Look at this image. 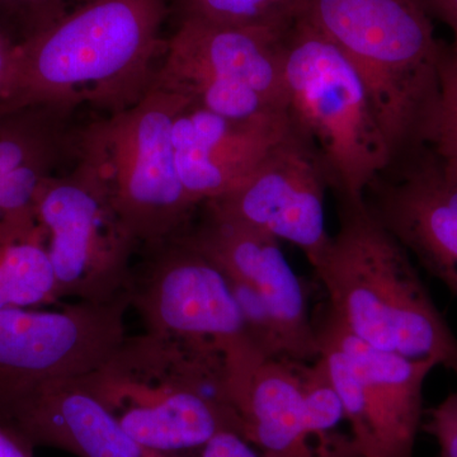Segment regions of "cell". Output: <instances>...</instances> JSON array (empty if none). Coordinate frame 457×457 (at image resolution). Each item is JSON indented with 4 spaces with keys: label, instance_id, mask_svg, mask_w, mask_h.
<instances>
[{
    "label": "cell",
    "instance_id": "9c48e42d",
    "mask_svg": "<svg viewBox=\"0 0 457 457\" xmlns=\"http://www.w3.org/2000/svg\"><path fill=\"white\" fill-rule=\"evenodd\" d=\"M33 210L47 234L60 303H108L126 293L139 245L79 152L73 164L41 183Z\"/></svg>",
    "mask_w": 457,
    "mask_h": 457
},
{
    "label": "cell",
    "instance_id": "44dd1931",
    "mask_svg": "<svg viewBox=\"0 0 457 457\" xmlns=\"http://www.w3.org/2000/svg\"><path fill=\"white\" fill-rule=\"evenodd\" d=\"M83 0H0V36L14 46L55 25Z\"/></svg>",
    "mask_w": 457,
    "mask_h": 457
},
{
    "label": "cell",
    "instance_id": "7402d4cb",
    "mask_svg": "<svg viewBox=\"0 0 457 457\" xmlns=\"http://www.w3.org/2000/svg\"><path fill=\"white\" fill-rule=\"evenodd\" d=\"M423 429L435 438L441 457H457V393L426 411Z\"/></svg>",
    "mask_w": 457,
    "mask_h": 457
},
{
    "label": "cell",
    "instance_id": "7a4b0ae2",
    "mask_svg": "<svg viewBox=\"0 0 457 457\" xmlns=\"http://www.w3.org/2000/svg\"><path fill=\"white\" fill-rule=\"evenodd\" d=\"M79 380L147 450H200L227 431L245 438L228 357L212 345L144 330Z\"/></svg>",
    "mask_w": 457,
    "mask_h": 457
},
{
    "label": "cell",
    "instance_id": "5b68a950",
    "mask_svg": "<svg viewBox=\"0 0 457 457\" xmlns=\"http://www.w3.org/2000/svg\"><path fill=\"white\" fill-rule=\"evenodd\" d=\"M286 106L321 155L335 196L360 200L392 161L368 89L350 59L305 18L281 41Z\"/></svg>",
    "mask_w": 457,
    "mask_h": 457
},
{
    "label": "cell",
    "instance_id": "484cf974",
    "mask_svg": "<svg viewBox=\"0 0 457 457\" xmlns=\"http://www.w3.org/2000/svg\"><path fill=\"white\" fill-rule=\"evenodd\" d=\"M0 457H32V453L0 426Z\"/></svg>",
    "mask_w": 457,
    "mask_h": 457
},
{
    "label": "cell",
    "instance_id": "9a60e30c",
    "mask_svg": "<svg viewBox=\"0 0 457 457\" xmlns=\"http://www.w3.org/2000/svg\"><path fill=\"white\" fill-rule=\"evenodd\" d=\"M315 329L341 347L362 383L372 440L370 457H414L423 386L437 362L378 350L354 336L329 306Z\"/></svg>",
    "mask_w": 457,
    "mask_h": 457
},
{
    "label": "cell",
    "instance_id": "d4e9b609",
    "mask_svg": "<svg viewBox=\"0 0 457 457\" xmlns=\"http://www.w3.org/2000/svg\"><path fill=\"white\" fill-rule=\"evenodd\" d=\"M14 50L16 46L0 36V102L4 101L7 96Z\"/></svg>",
    "mask_w": 457,
    "mask_h": 457
},
{
    "label": "cell",
    "instance_id": "cb8c5ba5",
    "mask_svg": "<svg viewBox=\"0 0 457 457\" xmlns=\"http://www.w3.org/2000/svg\"><path fill=\"white\" fill-rule=\"evenodd\" d=\"M420 3L431 18H437L449 27L453 36L450 46L457 51V0H420Z\"/></svg>",
    "mask_w": 457,
    "mask_h": 457
},
{
    "label": "cell",
    "instance_id": "d6986e66",
    "mask_svg": "<svg viewBox=\"0 0 457 457\" xmlns=\"http://www.w3.org/2000/svg\"><path fill=\"white\" fill-rule=\"evenodd\" d=\"M303 407L312 437L319 442H330L337 436L329 431L345 418L341 399L330 378L324 357L312 362L297 361Z\"/></svg>",
    "mask_w": 457,
    "mask_h": 457
},
{
    "label": "cell",
    "instance_id": "5bb4252c",
    "mask_svg": "<svg viewBox=\"0 0 457 457\" xmlns=\"http://www.w3.org/2000/svg\"><path fill=\"white\" fill-rule=\"evenodd\" d=\"M290 128L287 112L236 120L189 102L173 123L177 167L189 196L198 204L224 196Z\"/></svg>",
    "mask_w": 457,
    "mask_h": 457
},
{
    "label": "cell",
    "instance_id": "277c9868",
    "mask_svg": "<svg viewBox=\"0 0 457 457\" xmlns=\"http://www.w3.org/2000/svg\"><path fill=\"white\" fill-rule=\"evenodd\" d=\"M300 17L350 59L368 89L392 161L425 146L446 44L436 37L420 0H306Z\"/></svg>",
    "mask_w": 457,
    "mask_h": 457
},
{
    "label": "cell",
    "instance_id": "ac0fdd59",
    "mask_svg": "<svg viewBox=\"0 0 457 457\" xmlns=\"http://www.w3.org/2000/svg\"><path fill=\"white\" fill-rule=\"evenodd\" d=\"M306 0H168L174 25L186 20L228 26H260L286 31Z\"/></svg>",
    "mask_w": 457,
    "mask_h": 457
},
{
    "label": "cell",
    "instance_id": "8fae6325",
    "mask_svg": "<svg viewBox=\"0 0 457 457\" xmlns=\"http://www.w3.org/2000/svg\"><path fill=\"white\" fill-rule=\"evenodd\" d=\"M327 189L329 176L317 146L291 121L287 134L236 188L206 204L296 245L315 269L332 240L324 212Z\"/></svg>",
    "mask_w": 457,
    "mask_h": 457
},
{
    "label": "cell",
    "instance_id": "4fadbf2b",
    "mask_svg": "<svg viewBox=\"0 0 457 457\" xmlns=\"http://www.w3.org/2000/svg\"><path fill=\"white\" fill-rule=\"evenodd\" d=\"M185 233L227 278L245 282L260 295L278 328L286 359L312 362L320 357L305 288L279 240L206 203L200 204Z\"/></svg>",
    "mask_w": 457,
    "mask_h": 457
},
{
    "label": "cell",
    "instance_id": "2e32d148",
    "mask_svg": "<svg viewBox=\"0 0 457 457\" xmlns=\"http://www.w3.org/2000/svg\"><path fill=\"white\" fill-rule=\"evenodd\" d=\"M0 426L27 450L51 447L77 457H161L131 438L78 378L47 385Z\"/></svg>",
    "mask_w": 457,
    "mask_h": 457
},
{
    "label": "cell",
    "instance_id": "603a6c76",
    "mask_svg": "<svg viewBox=\"0 0 457 457\" xmlns=\"http://www.w3.org/2000/svg\"><path fill=\"white\" fill-rule=\"evenodd\" d=\"M243 436L221 432L204 445L197 457H262ZM161 457H182L177 453H162Z\"/></svg>",
    "mask_w": 457,
    "mask_h": 457
},
{
    "label": "cell",
    "instance_id": "7c38bea8",
    "mask_svg": "<svg viewBox=\"0 0 457 457\" xmlns=\"http://www.w3.org/2000/svg\"><path fill=\"white\" fill-rule=\"evenodd\" d=\"M362 200L403 248L457 296V179L431 149L394 159Z\"/></svg>",
    "mask_w": 457,
    "mask_h": 457
},
{
    "label": "cell",
    "instance_id": "8992f818",
    "mask_svg": "<svg viewBox=\"0 0 457 457\" xmlns=\"http://www.w3.org/2000/svg\"><path fill=\"white\" fill-rule=\"evenodd\" d=\"M189 102L152 86L134 106L80 126L78 152L139 249L185 230L200 207L180 180L173 145L174 119Z\"/></svg>",
    "mask_w": 457,
    "mask_h": 457
},
{
    "label": "cell",
    "instance_id": "3957f363",
    "mask_svg": "<svg viewBox=\"0 0 457 457\" xmlns=\"http://www.w3.org/2000/svg\"><path fill=\"white\" fill-rule=\"evenodd\" d=\"M339 227L314 270L328 306L360 339L457 374V337L433 303L411 255L362 198L337 195Z\"/></svg>",
    "mask_w": 457,
    "mask_h": 457
},
{
    "label": "cell",
    "instance_id": "6da1fadb",
    "mask_svg": "<svg viewBox=\"0 0 457 457\" xmlns=\"http://www.w3.org/2000/svg\"><path fill=\"white\" fill-rule=\"evenodd\" d=\"M168 18V0H83L16 46L0 111L87 106L108 116L134 106L154 83Z\"/></svg>",
    "mask_w": 457,
    "mask_h": 457
},
{
    "label": "cell",
    "instance_id": "52a82bcc",
    "mask_svg": "<svg viewBox=\"0 0 457 457\" xmlns=\"http://www.w3.org/2000/svg\"><path fill=\"white\" fill-rule=\"evenodd\" d=\"M132 266L130 308L145 332L212 345L228 357L234 404L248 392L255 369L266 357L249 335L227 276L186 236L141 246Z\"/></svg>",
    "mask_w": 457,
    "mask_h": 457
},
{
    "label": "cell",
    "instance_id": "e0dca14e",
    "mask_svg": "<svg viewBox=\"0 0 457 457\" xmlns=\"http://www.w3.org/2000/svg\"><path fill=\"white\" fill-rule=\"evenodd\" d=\"M57 303L47 234L32 204L0 220V311Z\"/></svg>",
    "mask_w": 457,
    "mask_h": 457
},
{
    "label": "cell",
    "instance_id": "ffe728a7",
    "mask_svg": "<svg viewBox=\"0 0 457 457\" xmlns=\"http://www.w3.org/2000/svg\"><path fill=\"white\" fill-rule=\"evenodd\" d=\"M426 146L457 179V51L450 45L442 55L440 97Z\"/></svg>",
    "mask_w": 457,
    "mask_h": 457
},
{
    "label": "cell",
    "instance_id": "ba28073f",
    "mask_svg": "<svg viewBox=\"0 0 457 457\" xmlns=\"http://www.w3.org/2000/svg\"><path fill=\"white\" fill-rule=\"evenodd\" d=\"M285 31L186 20L174 25L153 86L228 119L287 112Z\"/></svg>",
    "mask_w": 457,
    "mask_h": 457
},
{
    "label": "cell",
    "instance_id": "30bf717a",
    "mask_svg": "<svg viewBox=\"0 0 457 457\" xmlns=\"http://www.w3.org/2000/svg\"><path fill=\"white\" fill-rule=\"evenodd\" d=\"M128 293L56 311H0V423L47 385L95 371L125 339Z\"/></svg>",
    "mask_w": 457,
    "mask_h": 457
}]
</instances>
